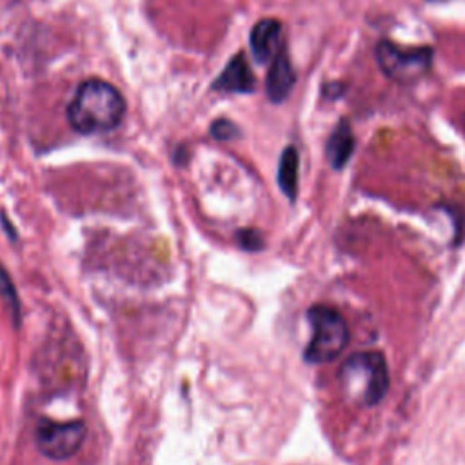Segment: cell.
Wrapping results in <instances>:
<instances>
[{"label":"cell","mask_w":465,"mask_h":465,"mask_svg":"<svg viewBox=\"0 0 465 465\" xmlns=\"http://www.w3.org/2000/svg\"><path fill=\"white\" fill-rule=\"evenodd\" d=\"M125 114V100L120 91L102 80L82 82L67 107V120L78 133H104L114 129Z\"/></svg>","instance_id":"6da1fadb"},{"label":"cell","mask_w":465,"mask_h":465,"mask_svg":"<svg viewBox=\"0 0 465 465\" xmlns=\"http://www.w3.org/2000/svg\"><path fill=\"white\" fill-rule=\"evenodd\" d=\"M341 389L351 401L371 407L381 401L389 391V369L381 352H354L340 369Z\"/></svg>","instance_id":"7a4b0ae2"},{"label":"cell","mask_w":465,"mask_h":465,"mask_svg":"<svg viewBox=\"0 0 465 465\" xmlns=\"http://www.w3.org/2000/svg\"><path fill=\"white\" fill-rule=\"evenodd\" d=\"M307 322L312 334L303 351L307 363H329L336 360L349 343V327L343 314L325 303L307 309Z\"/></svg>","instance_id":"3957f363"},{"label":"cell","mask_w":465,"mask_h":465,"mask_svg":"<svg viewBox=\"0 0 465 465\" xmlns=\"http://www.w3.org/2000/svg\"><path fill=\"white\" fill-rule=\"evenodd\" d=\"M430 47H400L392 42L381 40L376 45V60L380 69L396 82H412L421 78L432 65Z\"/></svg>","instance_id":"277c9868"},{"label":"cell","mask_w":465,"mask_h":465,"mask_svg":"<svg viewBox=\"0 0 465 465\" xmlns=\"http://www.w3.org/2000/svg\"><path fill=\"white\" fill-rule=\"evenodd\" d=\"M87 436V427L82 420L54 421L40 420L35 430V441L40 454L51 460H67L74 456Z\"/></svg>","instance_id":"5b68a950"},{"label":"cell","mask_w":465,"mask_h":465,"mask_svg":"<svg viewBox=\"0 0 465 465\" xmlns=\"http://www.w3.org/2000/svg\"><path fill=\"white\" fill-rule=\"evenodd\" d=\"M294 69L291 65V58L287 54V49L282 45L280 51L274 54L271 67L267 71V78H265V91L267 96L271 98V102L278 104L282 100H285L294 85Z\"/></svg>","instance_id":"8992f818"},{"label":"cell","mask_w":465,"mask_h":465,"mask_svg":"<svg viewBox=\"0 0 465 465\" xmlns=\"http://www.w3.org/2000/svg\"><path fill=\"white\" fill-rule=\"evenodd\" d=\"M280 38H282V24L278 20L263 18L258 24H254L249 36V44L256 62L263 64L267 60H272L282 47Z\"/></svg>","instance_id":"52a82bcc"},{"label":"cell","mask_w":465,"mask_h":465,"mask_svg":"<svg viewBox=\"0 0 465 465\" xmlns=\"http://www.w3.org/2000/svg\"><path fill=\"white\" fill-rule=\"evenodd\" d=\"M213 89L227 93H251L254 89V76L245 60V54H234L213 82Z\"/></svg>","instance_id":"ba28073f"},{"label":"cell","mask_w":465,"mask_h":465,"mask_svg":"<svg viewBox=\"0 0 465 465\" xmlns=\"http://www.w3.org/2000/svg\"><path fill=\"white\" fill-rule=\"evenodd\" d=\"M354 149V138H352V131L351 125L341 120L334 131L331 133L329 140H327V160L331 163L332 169H343V165L349 162L351 154Z\"/></svg>","instance_id":"9c48e42d"},{"label":"cell","mask_w":465,"mask_h":465,"mask_svg":"<svg viewBox=\"0 0 465 465\" xmlns=\"http://www.w3.org/2000/svg\"><path fill=\"white\" fill-rule=\"evenodd\" d=\"M298 167H300V160H298V151L289 145L283 149L282 156H280V163H278V173H276V180L278 185L282 189V193L294 202L296 194H298Z\"/></svg>","instance_id":"30bf717a"},{"label":"cell","mask_w":465,"mask_h":465,"mask_svg":"<svg viewBox=\"0 0 465 465\" xmlns=\"http://www.w3.org/2000/svg\"><path fill=\"white\" fill-rule=\"evenodd\" d=\"M0 298L4 300L5 309L9 311L15 327H18V325H20V318H22V312H20V300H18L16 289H15V285H13V280H11L9 272L4 269L2 263H0Z\"/></svg>","instance_id":"8fae6325"},{"label":"cell","mask_w":465,"mask_h":465,"mask_svg":"<svg viewBox=\"0 0 465 465\" xmlns=\"http://www.w3.org/2000/svg\"><path fill=\"white\" fill-rule=\"evenodd\" d=\"M238 243L242 245V249L251 251V252L260 251L265 245L263 236H262V232L258 229H242L238 232Z\"/></svg>","instance_id":"7c38bea8"},{"label":"cell","mask_w":465,"mask_h":465,"mask_svg":"<svg viewBox=\"0 0 465 465\" xmlns=\"http://www.w3.org/2000/svg\"><path fill=\"white\" fill-rule=\"evenodd\" d=\"M216 140H231L234 136H238V127L227 120V118H218L211 124V131H209Z\"/></svg>","instance_id":"4fadbf2b"}]
</instances>
